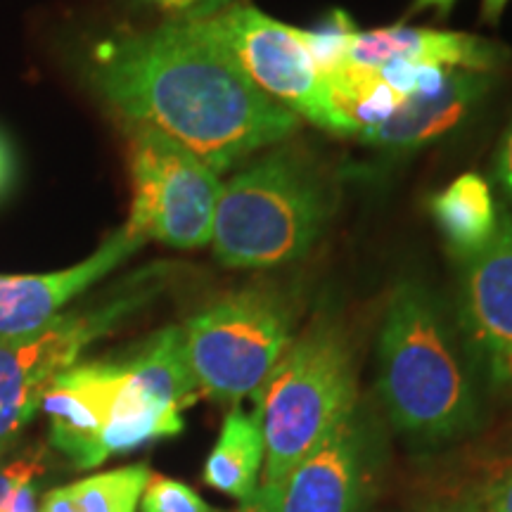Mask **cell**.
Segmentation results:
<instances>
[{
  "instance_id": "cell-5",
  "label": "cell",
  "mask_w": 512,
  "mask_h": 512,
  "mask_svg": "<svg viewBox=\"0 0 512 512\" xmlns=\"http://www.w3.org/2000/svg\"><path fill=\"white\" fill-rule=\"evenodd\" d=\"M169 278L171 266L140 268L100 304L62 313L31 335L0 339V456L34 420L50 384L93 342L143 309Z\"/></svg>"
},
{
  "instance_id": "cell-16",
  "label": "cell",
  "mask_w": 512,
  "mask_h": 512,
  "mask_svg": "<svg viewBox=\"0 0 512 512\" xmlns=\"http://www.w3.org/2000/svg\"><path fill=\"white\" fill-rule=\"evenodd\" d=\"M266 444L259 415L235 406L223 420L221 434L204 463V484L235 501H247L264 472Z\"/></svg>"
},
{
  "instance_id": "cell-27",
  "label": "cell",
  "mask_w": 512,
  "mask_h": 512,
  "mask_svg": "<svg viewBox=\"0 0 512 512\" xmlns=\"http://www.w3.org/2000/svg\"><path fill=\"white\" fill-rule=\"evenodd\" d=\"M496 176H498V181H501V188L505 190V195H508L512 202V126H510V131L505 133L501 152H498Z\"/></svg>"
},
{
  "instance_id": "cell-7",
  "label": "cell",
  "mask_w": 512,
  "mask_h": 512,
  "mask_svg": "<svg viewBox=\"0 0 512 512\" xmlns=\"http://www.w3.org/2000/svg\"><path fill=\"white\" fill-rule=\"evenodd\" d=\"M221 178L181 143L150 126L131 128V214L138 238L174 249L211 242Z\"/></svg>"
},
{
  "instance_id": "cell-2",
  "label": "cell",
  "mask_w": 512,
  "mask_h": 512,
  "mask_svg": "<svg viewBox=\"0 0 512 512\" xmlns=\"http://www.w3.org/2000/svg\"><path fill=\"white\" fill-rule=\"evenodd\" d=\"M377 389L394 427L446 441L479 420L477 389L437 299L418 283L389 297L377 344Z\"/></svg>"
},
{
  "instance_id": "cell-21",
  "label": "cell",
  "mask_w": 512,
  "mask_h": 512,
  "mask_svg": "<svg viewBox=\"0 0 512 512\" xmlns=\"http://www.w3.org/2000/svg\"><path fill=\"white\" fill-rule=\"evenodd\" d=\"M143 512H216L195 489L178 479L152 472L140 496Z\"/></svg>"
},
{
  "instance_id": "cell-6",
  "label": "cell",
  "mask_w": 512,
  "mask_h": 512,
  "mask_svg": "<svg viewBox=\"0 0 512 512\" xmlns=\"http://www.w3.org/2000/svg\"><path fill=\"white\" fill-rule=\"evenodd\" d=\"M294 313L273 287H242L197 311L183 325L185 351L202 394L240 403L261 392L292 344Z\"/></svg>"
},
{
  "instance_id": "cell-31",
  "label": "cell",
  "mask_w": 512,
  "mask_h": 512,
  "mask_svg": "<svg viewBox=\"0 0 512 512\" xmlns=\"http://www.w3.org/2000/svg\"><path fill=\"white\" fill-rule=\"evenodd\" d=\"M453 3H456V0H415L413 12L434 8V10H439L441 15H448V12H451V8H453Z\"/></svg>"
},
{
  "instance_id": "cell-20",
  "label": "cell",
  "mask_w": 512,
  "mask_h": 512,
  "mask_svg": "<svg viewBox=\"0 0 512 512\" xmlns=\"http://www.w3.org/2000/svg\"><path fill=\"white\" fill-rule=\"evenodd\" d=\"M358 34V27L344 10H332L318 27L299 29L306 50H309L313 64L325 81L347 67L351 43Z\"/></svg>"
},
{
  "instance_id": "cell-15",
  "label": "cell",
  "mask_w": 512,
  "mask_h": 512,
  "mask_svg": "<svg viewBox=\"0 0 512 512\" xmlns=\"http://www.w3.org/2000/svg\"><path fill=\"white\" fill-rule=\"evenodd\" d=\"M432 219L451 254L470 261L494 240L498 214L489 183L477 174H463L432 200Z\"/></svg>"
},
{
  "instance_id": "cell-22",
  "label": "cell",
  "mask_w": 512,
  "mask_h": 512,
  "mask_svg": "<svg viewBox=\"0 0 512 512\" xmlns=\"http://www.w3.org/2000/svg\"><path fill=\"white\" fill-rule=\"evenodd\" d=\"M43 470H46V448L41 446L29 448L22 456L0 467V510L5 508V503L15 494L17 486L34 482Z\"/></svg>"
},
{
  "instance_id": "cell-18",
  "label": "cell",
  "mask_w": 512,
  "mask_h": 512,
  "mask_svg": "<svg viewBox=\"0 0 512 512\" xmlns=\"http://www.w3.org/2000/svg\"><path fill=\"white\" fill-rule=\"evenodd\" d=\"M446 491H437L448 510L439 512H512V446L479 453Z\"/></svg>"
},
{
  "instance_id": "cell-10",
  "label": "cell",
  "mask_w": 512,
  "mask_h": 512,
  "mask_svg": "<svg viewBox=\"0 0 512 512\" xmlns=\"http://www.w3.org/2000/svg\"><path fill=\"white\" fill-rule=\"evenodd\" d=\"M143 245L124 223L81 264L50 273H0V339L43 330Z\"/></svg>"
},
{
  "instance_id": "cell-12",
  "label": "cell",
  "mask_w": 512,
  "mask_h": 512,
  "mask_svg": "<svg viewBox=\"0 0 512 512\" xmlns=\"http://www.w3.org/2000/svg\"><path fill=\"white\" fill-rule=\"evenodd\" d=\"M505 48L486 38L453 31L384 27L358 31L349 50V67L377 69L389 60L437 64L446 69H467L486 74L503 62Z\"/></svg>"
},
{
  "instance_id": "cell-1",
  "label": "cell",
  "mask_w": 512,
  "mask_h": 512,
  "mask_svg": "<svg viewBox=\"0 0 512 512\" xmlns=\"http://www.w3.org/2000/svg\"><path fill=\"white\" fill-rule=\"evenodd\" d=\"M91 76L128 124L166 133L216 174L299 128L297 114L261 93L200 19L105 43Z\"/></svg>"
},
{
  "instance_id": "cell-23",
  "label": "cell",
  "mask_w": 512,
  "mask_h": 512,
  "mask_svg": "<svg viewBox=\"0 0 512 512\" xmlns=\"http://www.w3.org/2000/svg\"><path fill=\"white\" fill-rule=\"evenodd\" d=\"M415 69H418V62L389 60L377 69V74H380V79L387 83L394 93H399L401 98H411L415 93Z\"/></svg>"
},
{
  "instance_id": "cell-29",
  "label": "cell",
  "mask_w": 512,
  "mask_h": 512,
  "mask_svg": "<svg viewBox=\"0 0 512 512\" xmlns=\"http://www.w3.org/2000/svg\"><path fill=\"white\" fill-rule=\"evenodd\" d=\"M41 512H81V510L76 508L69 486H60V489L48 491L46 498H43Z\"/></svg>"
},
{
  "instance_id": "cell-24",
  "label": "cell",
  "mask_w": 512,
  "mask_h": 512,
  "mask_svg": "<svg viewBox=\"0 0 512 512\" xmlns=\"http://www.w3.org/2000/svg\"><path fill=\"white\" fill-rule=\"evenodd\" d=\"M166 12H178L181 19H202L214 15L216 8H221L226 0H152Z\"/></svg>"
},
{
  "instance_id": "cell-26",
  "label": "cell",
  "mask_w": 512,
  "mask_h": 512,
  "mask_svg": "<svg viewBox=\"0 0 512 512\" xmlns=\"http://www.w3.org/2000/svg\"><path fill=\"white\" fill-rule=\"evenodd\" d=\"M489 370H491V382H494L498 392H503L505 396H512V349L489 358Z\"/></svg>"
},
{
  "instance_id": "cell-19",
  "label": "cell",
  "mask_w": 512,
  "mask_h": 512,
  "mask_svg": "<svg viewBox=\"0 0 512 512\" xmlns=\"http://www.w3.org/2000/svg\"><path fill=\"white\" fill-rule=\"evenodd\" d=\"M150 475V467L136 463L79 479L69 491L81 512H136Z\"/></svg>"
},
{
  "instance_id": "cell-13",
  "label": "cell",
  "mask_w": 512,
  "mask_h": 512,
  "mask_svg": "<svg viewBox=\"0 0 512 512\" xmlns=\"http://www.w3.org/2000/svg\"><path fill=\"white\" fill-rule=\"evenodd\" d=\"M486 88H489L486 74L451 69L444 91L439 95L434 98L411 95L387 121L366 128L358 136L366 145L382 147V150H418L453 131L477 105Z\"/></svg>"
},
{
  "instance_id": "cell-3",
  "label": "cell",
  "mask_w": 512,
  "mask_h": 512,
  "mask_svg": "<svg viewBox=\"0 0 512 512\" xmlns=\"http://www.w3.org/2000/svg\"><path fill=\"white\" fill-rule=\"evenodd\" d=\"M335 197L328 176L299 147L266 152L223 183L216 204V259L226 268H275L311 252Z\"/></svg>"
},
{
  "instance_id": "cell-8",
  "label": "cell",
  "mask_w": 512,
  "mask_h": 512,
  "mask_svg": "<svg viewBox=\"0 0 512 512\" xmlns=\"http://www.w3.org/2000/svg\"><path fill=\"white\" fill-rule=\"evenodd\" d=\"M200 22L261 93L323 131L354 136L356 126L339 112L299 29L266 17L252 5H233Z\"/></svg>"
},
{
  "instance_id": "cell-25",
  "label": "cell",
  "mask_w": 512,
  "mask_h": 512,
  "mask_svg": "<svg viewBox=\"0 0 512 512\" xmlns=\"http://www.w3.org/2000/svg\"><path fill=\"white\" fill-rule=\"evenodd\" d=\"M238 512H280V486L259 482L254 494L242 501Z\"/></svg>"
},
{
  "instance_id": "cell-4",
  "label": "cell",
  "mask_w": 512,
  "mask_h": 512,
  "mask_svg": "<svg viewBox=\"0 0 512 512\" xmlns=\"http://www.w3.org/2000/svg\"><path fill=\"white\" fill-rule=\"evenodd\" d=\"M358 406L356 363L349 337L335 320L318 318L256 394L266 458L261 482L285 477Z\"/></svg>"
},
{
  "instance_id": "cell-11",
  "label": "cell",
  "mask_w": 512,
  "mask_h": 512,
  "mask_svg": "<svg viewBox=\"0 0 512 512\" xmlns=\"http://www.w3.org/2000/svg\"><path fill=\"white\" fill-rule=\"evenodd\" d=\"M460 325L479 354L494 358L512 349V223L465 264Z\"/></svg>"
},
{
  "instance_id": "cell-32",
  "label": "cell",
  "mask_w": 512,
  "mask_h": 512,
  "mask_svg": "<svg viewBox=\"0 0 512 512\" xmlns=\"http://www.w3.org/2000/svg\"><path fill=\"white\" fill-rule=\"evenodd\" d=\"M508 0H484V19L486 22H498V17L503 15Z\"/></svg>"
},
{
  "instance_id": "cell-30",
  "label": "cell",
  "mask_w": 512,
  "mask_h": 512,
  "mask_svg": "<svg viewBox=\"0 0 512 512\" xmlns=\"http://www.w3.org/2000/svg\"><path fill=\"white\" fill-rule=\"evenodd\" d=\"M12 171H15V159H12V150H10L8 140L0 136V192H3L10 185Z\"/></svg>"
},
{
  "instance_id": "cell-28",
  "label": "cell",
  "mask_w": 512,
  "mask_h": 512,
  "mask_svg": "<svg viewBox=\"0 0 512 512\" xmlns=\"http://www.w3.org/2000/svg\"><path fill=\"white\" fill-rule=\"evenodd\" d=\"M0 512H38L34 482L17 486L15 494H12V498L8 503H5V508Z\"/></svg>"
},
{
  "instance_id": "cell-17",
  "label": "cell",
  "mask_w": 512,
  "mask_h": 512,
  "mask_svg": "<svg viewBox=\"0 0 512 512\" xmlns=\"http://www.w3.org/2000/svg\"><path fill=\"white\" fill-rule=\"evenodd\" d=\"M126 361L138 382L155 399L171 403L181 411L200 399L202 392L192 375L183 328L178 325H169V328L147 337L136 349L128 351Z\"/></svg>"
},
{
  "instance_id": "cell-14",
  "label": "cell",
  "mask_w": 512,
  "mask_h": 512,
  "mask_svg": "<svg viewBox=\"0 0 512 512\" xmlns=\"http://www.w3.org/2000/svg\"><path fill=\"white\" fill-rule=\"evenodd\" d=\"M121 358L126 363V380L112 403L110 418L102 427V460L112 456H126V453L138 451V448L152 444V441L178 437L185 427L181 408L155 399L138 382V377L133 375L126 356Z\"/></svg>"
},
{
  "instance_id": "cell-9",
  "label": "cell",
  "mask_w": 512,
  "mask_h": 512,
  "mask_svg": "<svg viewBox=\"0 0 512 512\" xmlns=\"http://www.w3.org/2000/svg\"><path fill=\"white\" fill-rule=\"evenodd\" d=\"M370 477V427L363 408L356 406L278 484L280 512H361Z\"/></svg>"
}]
</instances>
